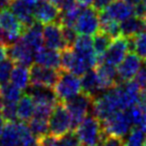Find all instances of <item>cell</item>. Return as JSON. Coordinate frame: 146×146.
<instances>
[{"instance_id":"12","label":"cell","mask_w":146,"mask_h":146,"mask_svg":"<svg viewBox=\"0 0 146 146\" xmlns=\"http://www.w3.org/2000/svg\"><path fill=\"white\" fill-rule=\"evenodd\" d=\"M142 59L133 51H129L117 66V80L118 83L129 81L133 79L137 71L141 67Z\"/></svg>"},{"instance_id":"11","label":"cell","mask_w":146,"mask_h":146,"mask_svg":"<svg viewBox=\"0 0 146 146\" xmlns=\"http://www.w3.org/2000/svg\"><path fill=\"white\" fill-rule=\"evenodd\" d=\"M28 126L22 121H6L0 135V146H19L21 139L29 133Z\"/></svg>"},{"instance_id":"4","label":"cell","mask_w":146,"mask_h":146,"mask_svg":"<svg viewBox=\"0 0 146 146\" xmlns=\"http://www.w3.org/2000/svg\"><path fill=\"white\" fill-rule=\"evenodd\" d=\"M0 30L8 44L18 40L25 30V26L12 12L8 5L0 7Z\"/></svg>"},{"instance_id":"35","label":"cell","mask_w":146,"mask_h":146,"mask_svg":"<svg viewBox=\"0 0 146 146\" xmlns=\"http://www.w3.org/2000/svg\"><path fill=\"white\" fill-rule=\"evenodd\" d=\"M57 146H82L75 132H67L61 137L56 138Z\"/></svg>"},{"instance_id":"28","label":"cell","mask_w":146,"mask_h":146,"mask_svg":"<svg viewBox=\"0 0 146 146\" xmlns=\"http://www.w3.org/2000/svg\"><path fill=\"white\" fill-rule=\"evenodd\" d=\"M129 50L135 52L142 60L146 59V31L129 39Z\"/></svg>"},{"instance_id":"14","label":"cell","mask_w":146,"mask_h":146,"mask_svg":"<svg viewBox=\"0 0 146 146\" xmlns=\"http://www.w3.org/2000/svg\"><path fill=\"white\" fill-rule=\"evenodd\" d=\"M43 44L48 48L57 51H62L67 48L63 38L62 26L58 21L46 24L43 27Z\"/></svg>"},{"instance_id":"10","label":"cell","mask_w":146,"mask_h":146,"mask_svg":"<svg viewBox=\"0 0 146 146\" xmlns=\"http://www.w3.org/2000/svg\"><path fill=\"white\" fill-rule=\"evenodd\" d=\"M128 51H129V39L119 35L112 40L111 44L105 51L98 64L105 63V64L117 67L126 56Z\"/></svg>"},{"instance_id":"39","label":"cell","mask_w":146,"mask_h":146,"mask_svg":"<svg viewBox=\"0 0 146 146\" xmlns=\"http://www.w3.org/2000/svg\"><path fill=\"white\" fill-rule=\"evenodd\" d=\"M19 146H38V141L37 138L33 136L31 132H29L22 137Z\"/></svg>"},{"instance_id":"15","label":"cell","mask_w":146,"mask_h":146,"mask_svg":"<svg viewBox=\"0 0 146 146\" xmlns=\"http://www.w3.org/2000/svg\"><path fill=\"white\" fill-rule=\"evenodd\" d=\"M33 50L23 42L21 39L16 40L14 43L9 45L8 56L16 65L29 67L34 60Z\"/></svg>"},{"instance_id":"16","label":"cell","mask_w":146,"mask_h":146,"mask_svg":"<svg viewBox=\"0 0 146 146\" xmlns=\"http://www.w3.org/2000/svg\"><path fill=\"white\" fill-rule=\"evenodd\" d=\"M35 4L34 0H10L8 7L26 28L35 22L33 16Z\"/></svg>"},{"instance_id":"51","label":"cell","mask_w":146,"mask_h":146,"mask_svg":"<svg viewBox=\"0 0 146 146\" xmlns=\"http://www.w3.org/2000/svg\"><path fill=\"white\" fill-rule=\"evenodd\" d=\"M34 1H35V2L37 3V2H38V1H40V0H34Z\"/></svg>"},{"instance_id":"46","label":"cell","mask_w":146,"mask_h":146,"mask_svg":"<svg viewBox=\"0 0 146 146\" xmlns=\"http://www.w3.org/2000/svg\"><path fill=\"white\" fill-rule=\"evenodd\" d=\"M141 4H142V6L144 7V9H145V11H146V0H141Z\"/></svg>"},{"instance_id":"9","label":"cell","mask_w":146,"mask_h":146,"mask_svg":"<svg viewBox=\"0 0 146 146\" xmlns=\"http://www.w3.org/2000/svg\"><path fill=\"white\" fill-rule=\"evenodd\" d=\"M80 35H94L99 29V14L93 6H84L74 25Z\"/></svg>"},{"instance_id":"27","label":"cell","mask_w":146,"mask_h":146,"mask_svg":"<svg viewBox=\"0 0 146 146\" xmlns=\"http://www.w3.org/2000/svg\"><path fill=\"white\" fill-rule=\"evenodd\" d=\"M10 81L21 90L26 89L29 84V69L22 65H16L13 67L11 71Z\"/></svg>"},{"instance_id":"8","label":"cell","mask_w":146,"mask_h":146,"mask_svg":"<svg viewBox=\"0 0 146 146\" xmlns=\"http://www.w3.org/2000/svg\"><path fill=\"white\" fill-rule=\"evenodd\" d=\"M29 67V83L31 86L53 88L61 72V68H50L37 63H32Z\"/></svg>"},{"instance_id":"44","label":"cell","mask_w":146,"mask_h":146,"mask_svg":"<svg viewBox=\"0 0 146 146\" xmlns=\"http://www.w3.org/2000/svg\"><path fill=\"white\" fill-rule=\"evenodd\" d=\"M5 119L4 117H3L2 113L0 112V135H1V133H2L3 131V128H4V125H5Z\"/></svg>"},{"instance_id":"37","label":"cell","mask_w":146,"mask_h":146,"mask_svg":"<svg viewBox=\"0 0 146 146\" xmlns=\"http://www.w3.org/2000/svg\"><path fill=\"white\" fill-rule=\"evenodd\" d=\"M102 146H124L123 138L107 135L101 142Z\"/></svg>"},{"instance_id":"53","label":"cell","mask_w":146,"mask_h":146,"mask_svg":"<svg viewBox=\"0 0 146 146\" xmlns=\"http://www.w3.org/2000/svg\"><path fill=\"white\" fill-rule=\"evenodd\" d=\"M93 146H97V145H93Z\"/></svg>"},{"instance_id":"43","label":"cell","mask_w":146,"mask_h":146,"mask_svg":"<svg viewBox=\"0 0 146 146\" xmlns=\"http://www.w3.org/2000/svg\"><path fill=\"white\" fill-rule=\"evenodd\" d=\"M77 2L81 6H89L93 3V0H77Z\"/></svg>"},{"instance_id":"5","label":"cell","mask_w":146,"mask_h":146,"mask_svg":"<svg viewBox=\"0 0 146 146\" xmlns=\"http://www.w3.org/2000/svg\"><path fill=\"white\" fill-rule=\"evenodd\" d=\"M59 101L65 102L81 92V82L79 76L61 69L60 75L53 87Z\"/></svg>"},{"instance_id":"29","label":"cell","mask_w":146,"mask_h":146,"mask_svg":"<svg viewBox=\"0 0 146 146\" xmlns=\"http://www.w3.org/2000/svg\"><path fill=\"white\" fill-rule=\"evenodd\" d=\"M28 123V128L33 136L37 138V140L48 134V120L42 118L34 117L33 116Z\"/></svg>"},{"instance_id":"26","label":"cell","mask_w":146,"mask_h":146,"mask_svg":"<svg viewBox=\"0 0 146 146\" xmlns=\"http://www.w3.org/2000/svg\"><path fill=\"white\" fill-rule=\"evenodd\" d=\"M113 39L114 38H112L109 34L105 33L104 31L100 30V29H98L97 32L94 34V37H93V39H92V43H93L94 52H95L96 56H97L98 63L100 62L102 56H103V54L105 53V51L107 50L109 45L111 44ZM96 66H97V65H96Z\"/></svg>"},{"instance_id":"36","label":"cell","mask_w":146,"mask_h":146,"mask_svg":"<svg viewBox=\"0 0 146 146\" xmlns=\"http://www.w3.org/2000/svg\"><path fill=\"white\" fill-rule=\"evenodd\" d=\"M62 33H63V38H64V41L66 43V46L72 47L78 36V33L76 32L74 27L62 26Z\"/></svg>"},{"instance_id":"47","label":"cell","mask_w":146,"mask_h":146,"mask_svg":"<svg viewBox=\"0 0 146 146\" xmlns=\"http://www.w3.org/2000/svg\"><path fill=\"white\" fill-rule=\"evenodd\" d=\"M142 19H143V22H144V25H145V29H146V14L144 15L143 17H142Z\"/></svg>"},{"instance_id":"40","label":"cell","mask_w":146,"mask_h":146,"mask_svg":"<svg viewBox=\"0 0 146 146\" xmlns=\"http://www.w3.org/2000/svg\"><path fill=\"white\" fill-rule=\"evenodd\" d=\"M114 0H93V7L97 11H101L103 9H105L108 5L111 2H113Z\"/></svg>"},{"instance_id":"45","label":"cell","mask_w":146,"mask_h":146,"mask_svg":"<svg viewBox=\"0 0 146 146\" xmlns=\"http://www.w3.org/2000/svg\"><path fill=\"white\" fill-rule=\"evenodd\" d=\"M10 0H0V7L1 6H5V5H8Z\"/></svg>"},{"instance_id":"33","label":"cell","mask_w":146,"mask_h":146,"mask_svg":"<svg viewBox=\"0 0 146 146\" xmlns=\"http://www.w3.org/2000/svg\"><path fill=\"white\" fill-rule=\"evenodd\" d=\"M17 102H7L2 101L0 104V112L2 113L5 121H15L16 115Z\"/></svg>"},{"instance_id":"49","label":"cell","mask_w":146,"mask_h":146,"mask_svg":"<svg viewBox=\"0 0 146 146\" xmlns=\"http://www.w3.org/2000/svg\"><path fill=\"white\" fill-rule=\"evenodd\" d=\"M143 130L146 132V123H145V125H144V127H143Z\"/></svg>"},{"instance_id":"42","label":"cell","mask_w":146,"mask_h":146,"mask_svg":"<svg viewBox=\"0 0 146 146\" xmlns=\"http://www.w3.org/2000/svg\"><path fill=\"white\" fill-rule=\"evenodd\" d=\"M138 103H139L140 105L143 107V109L146 111V91H145V90L141 91V93H140L139 102H138Z\"/></svg>"},{"instance_id":"1","label":"cell","mask_w":146,"mask_h":146,"mask_svg":"<svg viewBox=\"0 0 146 146\" xmlns=\"http://www.w3.org/2000/svg\"><path fill=\"white\" fill-rule=\"evenodd\" d=\"M92 110L95 117L100 121L117 110L128 109V104L124 95L122 84L118 83L114 87L107 90V92L96 97L92 102Z\"/></svg>"},{"instance_id":"18","label":"cell","mask_w":146,"mask_h":146,"mask_svg":"<svg viewBox=\"0 0 146 146\" xmlns=\"http://www.w3.org/2000/svg\"><path fill=\"white\" fill-rule=\"evenodd\" d=\"M95 71L100 91L108 90L118 84L116 67L105 63H100L95 67Z\"/></svg>"},{"instance_id":"25","label":"cell","mask_w":146,"mask_h":146,"mask_svg":"<svg viewBox=\"0 0 146 146\" xmlns=\"http://www.w3.org/2000/svg\"><path fill=\"white\" fill-rule=\"evenodd\" d=\"M80 82H81V91L95 98L96 93L100 91L96 71L93 69L86 71L80 78Z\"/></svg>"},{"instance_id":"13","label":"cell","mask_w":146,"mask_h":146,"mask_svg":"<svg viewBox=\"0 0 146 146\" xmlns=\"http://www.w3.org/2000/svg\"><path fill=\"white\" fill-rule=\"evenodd\" d=\"M61 11L49 0H40L35 4L33 16L35 21L42 25L50 24L59 20Z\"/></svg>"},{"instance_id":"20","label":"cell","mask_w":146,"mask_h":146,"mask_svg":"<svg viewBox=\"0 0 146 146\" xmlns=\"http://www.w3.org/2000/svg\"><path fill=\"white\" fill-rule=\"evenodd\" d=\"M21 40L28 45L33 52H36L37 50L43 47V28L42 24L37 21L26 27L22 34Z\"/></svg>"},{"instance_id":"41","label":"cell","mask_w":146,"mask_h":146,"mask_svg":"<svg viewBox=\"0 0 146 146\" xmlns=\"http://www.w3.org/2000/svg\"><path fill=\"white\" fill-rule=\"evenodd\" d=\"M8 43L0 42V61L4 60L8 57V49H9Z\"/></svg>"},{"instance_id":"34","label":"cell","mask_w":146,"mask_h":146,"mask_svg":"<svg viewBox=\"0 0 146 146\" xmlns=\"http://www.w3.org/2000/svg\"><path fill=\"white\" fill-rule=\"evenodd\" d=\"M13 69V62L10 58L0 61V85L8 82L10 79L11 71Z\"/></svg>"},{"instance_id":"48","label":"cell","mask_w":146,"mask_h":146,"mask_svg":"<svg viewBox=\"0 0 146 146\" xmlns=\"http://www.w3.org/2000/svg\"><path fill=\"white\" fill-rule=\"evenodd\" d=\"M2 103V94H1V89H0V104Z\"/></svg>"},{"instance_id":"22","label":"cell","mask_w":146,"mask_h":146,"mask_svg":"<svg viewBox=\"0 0 146 146\" xmlns=\"http://www.w3.org/2000/svg\"><path fill=\"white\" fill-rule=\"evenodd\" d=\"M34 53V60L37 64L55 69L61 68L60 51L50 49L48 47H41Z\"/></svg>"},{"instance_id":"32","label":"cell","mask_w":146,"mask_h":146,"mask_svg":"<svg viewBox=\"0 0 146 146\" xmlns=\"http://www.w3.org/2000/svg\"><path fill=\"white\" fill-rule=\"evenodd\" d=\"M124 146H146V132L133 126L129 131L127 140L124 142Z\"/></svg>"},{"instance_id":"31","label":"cell","mask_w":146,"mask_h":146,"mask_svg":"<svg viewBox=\"0 0 146 146\" xmlns=\"http://www.w3.org/2000/svg\"><path fill=\"white\" fill-rule=\"evenodd\" d=\"M83 7L84 6H81L80 4H77L73 7V8L62 12V14H60L58 22L60 23L62 26L74 27L76 20H77L78 16H79L80 12H81Z\"/></svg>"},{"instance_id":"19","label":"cell","mask_w":146,"mask_h":146,"mask_svg":"<svg viewBox=\"0 0 146 146\" xmlns=\"http://www.w3.org/2000/svg\"><path fill=\"white\" fill-rule=\"evenodd\" d=\"M101 11H103L109 18L117 22H121L133 15L134 7L124 0H114L113 2H111L105 9Z\"/></svg>"},{"instance_id":"38","label":"cell","mask_w":146,"mask_h":146,"mask_svg":"<svg viewBox=\"0 0 146 146\" xmlns=\"http://www.w3.org/2000/svg\"><path fill=\"white\" fill-rule=\"evenodd\" d=\"M133 80L136 83H138V85H139L140 87L143 88L144 84H145V82H146V65L145 66H142L141 65L139 70L137 71V73H136L135 76H134Z\"/></svg>"},{"instance_id":"6","label":"cell","mask_w":146,"mask_h":146,"mask_svg":"<svg viewBox=\"0 0 146 146\" xmlns=\"http://www.w3.org/2000/svg\"><path fill=\"white\" fill-rule=\"evenodd\" d=\"M103 131L106 135L116 136L123 138L129 133L132 128L131 120L127 113V110H117L110 114L108 117L101 121Z\"/></svg>"},{"instance_id":"2","label":"cell","mask_w":146,"mask_h":146,"mask_svg":"<svg viewBox=\"0 0 146 146\" xmlns=\"http://www.w3.org/2000/svg\"><path fill=\"white\" fill-rule=\"evenodd\" d=\"M75 134L82 146L97 145L107 136L103 131L101 121L94 115L86 116L76 126Z\"/></svg>"},{"instance_id":"7","label":"cell","mask_w":146,"mask_h":146,"mask_svg":"<svg viewBox=\"0 0 146 146\" xmlns=\"http://www.w3.org/2000/svg\"><path fill=\"white\" fill-rule=\"evenodd\" d=\"M94 97L81 92L71 99L64 102L67 110L71 117L72 129H75L76 126L88 115L90 107H92V102Z\"/></svg>"},{"instance_id":"24","label":"cell","mask_w":146,"mask_h":146,"mask_svg":"<svg viewBox=\"0 0 146 146\" xmlns=\"http://www.w3.org/2000/svg\"><path fill=\"white\" fill-rule=\"evenodd\" d=\"M35 103L29 94H23L17 102L16 115L20 121L28 122L33 117Z\"/></svg>"},{"instance_id":"3","label":"cell","mask_w":146,"mask_h":146,"mask_svg":"<svg viewBox=\"0 0 146 146\" xmlns=\"http://www.w3.org/2000/svg\"><path fill=\"white\" fill-rule=\"evenodd\" d=\"M72 129L71 117L64 102L58 101L53 107L48 119V133L59 138Z\"/></svg>"},{"instance_id":"17","label":"cell","mask_w":146,"mask_h":146,"mask_svg":"<svg viewBox=\"0 0 146 146\" xmlns=\"http://www.w3.org/2000/svg\"><path fill=\"white\" fill-rule=\"evenodd\" d=\"M73 50L76 54L84 59L90 68H95L98 63V59L93 49V43L92 38L89 35H80L77 36L75 42L72 46Z\"/></svg>"},{"instance_id":"50","label":"cell","mask_w":146,"mask_h":146,"mask_svg":"<svg viewBox=\"0 0 146 146\" xmlns=\"http://www.w3.org/2000/svg\"><path fill=\"white\" fill-rule=\"evenodd\" d=\"M143 88H144V90H145V91H146V82H145V84H144Z\"/></svg>"},{"instance_id":"52","label":"cell","mask_w":146,"mask_h":146,"mask_svg":"<svg viewBox=\"0 0 146 146\" xmlns=\"http://www.w3.org/2000/svg\"><path fill=\"white\" fill-rule=\"evenodd\" d=\"M144 61H145V63H146V59H145V60H144Z\"/></svg>"},{"instance_id":"30","label":"cell","mask_w":146,"mask_h":146,"mask_svg":"<svg viewBox=\"0 0 146 146\" xmlns=\"http://www.w3.org/2000/svg\"><path fill=\"white\" fill-rule=\"evenodd\" d=\"M0 89L2 94V101L18 102V100L22 96V90L12 83L6 82L0 85Z\"/></svg>"},{"instance_id":"23","label":"cell","mask_w":146,"mask_h":146,"mask_svg":"<svg viewBox=\"0 0 146 146\" xmlns=\"http://www.w3.org/2000/svg\"><path fill=\"white\" fill-rule=\"evenodd\" d=\"M143 31H146V29L141 17L132 15L120 23V35L127 39L133 38Z\"/></svg>"},{"instance_id":"21","label":"cell","mask_w":146,"mask_h":146,"mask_svg":"<svg viewBox=\"0 0 146 146\" xmlns=\"http://www.w3.org/2000/svg\"><path fill=\"white\" fill-rule=\"evenodd\" d=\"M35 105H47L54 107L59 101L53 88L42 87V86H31L30 94Z\"/></svg>"}]
</instances>
